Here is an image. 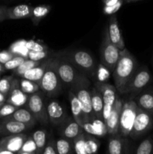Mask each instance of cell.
Here are the masks:
<instances>
[{
	"instance_id": "1",
	"label": "cell",
	"mask_w": 153,
	"mask_h": 154,
	"mask_svg": "<svg viewBox=\"0 0 153 154\" xmlns=\"http://www.w3.org/2000/svg\"><path fill=\"white\" fill-rule=\"evenodd\" d=\"M139 67L136 59L126 48L121 51L119 59L112 72L115 87L118 93H122Z\"/></svg>"
},
{
	"instance_id": "2",
	"label": "cell",
	"mask_w": 153,
	"mask_h": 154,
	"mask_svg": "<svg viewBox=\"0 0 153 154\" xmlns=\"http://www.w3.org/2000/svg\"><path fill=\"white\" fill-rule=\"evenodd\" d=\"M55 57H62L73 65L79 72L88 78H94L97 71L95 59L90 53L83 50L64 51L55 54Z\"/></svg>"
},
{
	"instance_id": "3",
	"label": "cell",
	"mask_w": 153,
	"mask_h": 154,
	"mask_svg": "<svg viewBox=\"0 0 153 154\" xmlns=\"http://www.w3.org/2000/svg\"><path fill=\"white\" fill-rule=\"evenodd\" d=\"M56 57L48 59L47 66L41 80L39 82L40 89L48 97L58 96L62 91L63 86L56 69Z\"/></svg>"
},
{
	"instance_id": "4",
	"label": "cell",
	"mask_w": 153,
	"mask_h": 154,
	"mask_svg": "<svg viewBox=\"0 0 153 154\" xmlns=\"http://www.w3.org/2000/svg\"><path fill=\"white\" fill-rule=\"evenodd\" d=\"M90 84H91L88 77L83 75L69 90L74 93L82 105V110L86 116L88 122L95 119L92 107L91 90L89 89Z\"/></svg>"
},
{
	"instance_id": "5",
	"label": "cell",
	"mask_w": 153,
	"mask_h": 154,
	"mask_svg": "<svg viewBox=\"0 0 153 154\" xmlns=\"http://www.w3.org/2000/svg\"><path fill=\"white\" fill-rule=\"evenodd\" d=\"M152 81V76L148 67L140 66L131 79L123 89L121 94H130L131 99H134L140 93L146 88Z\"/></svg>"
},
{
	"instance_id": "6",
	"label": "cell",
	"mask_w": 153,
	"mask_h": 154,
	"mask_svg": "<svg viewBox=\"0 0 153 154\" xmlns=\"http://www.w3.org/2000/svg\"><path fill=\"white\" fill-rule=\"evenodd\" d=\"M120 51L110 42L107 28L105 29L100 50V57L102 64L110 72H113L120 57Z\"/></svg>"
},
{
	"instance_id": "7",
	"label": "cell",
	"mask_w": 153,
	"mask_h": 154,
	"mask_svg": "<svg viewBox=\"0 0 153 154\" xmlns=\"http://www.w3.org/2000/svg\"><path fill=\"white\" fill-rule=\"evenodd\" d=\"M56 57V69L62 86L70 89L83 75L68 60L62 57Z\"/></svg>"
},
{
	"instance_id": "8",
	"label": "cell",
	"mask_w": 153,
	"mask_h": 154,
	"mask_svg": "<svg viewBox=\"0 0 153 154\" xmlns=\"http://www.w3.org/2000/svg\"><path fill=\"white\" fill-rule=\"evenodd\" d=\"M138 107L133 99L127 101L123 104L119 120L118 132L122 138L128 137L133 128Z\"/></svg>"
},
{
	"instance_id": "9",
	"label": "cell",
	"mask_w": 153,
	"mask_h": 154,
	"mask_svg": "<svg viewBox=\"0 0 153 154\" xmlns=\"http://www.w3.org/2000/svg\"><path fill=\"white\" fill-rule=\"evenodd\" d=\"M27 109L32 113L36 121L43 125L49 124L46 104L45 103L44 96L40 93L30 95L26 103Z\"/></svg>"
},
{
	"instance_id": "10",
	"label": "cell",
	"mask_w": 153,
	"mask_h": 154,
	"mask_svg": "<svg viewBox=\"0 0 153 154\" xmlns=\"http://www.w3.org/2000/svg\"><path fill=\"white\" fill-rule=\"evenodd\" d=\"M153 126V116L148 113L137 108L133 128L129 137L136 140L146 134Z\"/></svg>"
},
{
	"instance_id": "11",
	"label": "cell",
	"mask_w": 153,
	"mask_h": 154,
	"mask_svg": "<svg viewBox=\"0 0 153 154\" xmlns=\"http://www.w3.org/2000/svg\"><path fill=\"white\" fill-rule=\"evenodd\" d=\"M49 123L53 126H59L68 117L67 112L58 101L50 100L46 104Z\"/></svg>"
},
{
	"instance_id": "12",
	"label": "cell",
	"mask_w": 153,
	"mask_h": 154,
	"mask_svg": "<svg viewBox=\"0 0 153 154\" xmlns=\"http://www.w3.org/2000/svg\"><path fill=\"white\" fill-rule=\"evenodd\" d=\"M124 102L122 99H120L117 96L116 102L112 106V111L109 117L106 120V124L107 129V133L110 135H115L118 134V129H119V120L121 115L122 109Z\"/></svg>"
},
{
	"instance_id": "13",
	"label": "cell",
	"mask_w": 153,
	"mask_h": 154,
	"mask_svg": "<svg viewBox=\"0 0 153 154\" xmlns=\"http://www.w3.org/2000/svg\"><path fill=\"white\" fill-rule=\"evenodd\" d=\"M58 127L60 137L70 141H74L78 135L84 132L82 126L73 118V117H70V116Z\"/></svg>"
},
{
	"instance_id": "14",
	"label": "cell",
	"mask_w": 153,
	"mask_h": 154,
	"mask_svg": "<svg viewBox=\"0 0 153 154\" xmlns=\"http://www.w3.org/2000/svg\"><path fill=\"white\" fill-rule=\"evenodd\" d=\"M27 138L28 135L23 133L10 135L4 137L0 140V149L17 154L20 151Z\"/></svg>"
},
{
	"instance_id": "15",
	"label": "cell",
	"mask_w": 153,
	"mask_h": 154,
	"mask_svg": "<svg viewBox=\"0 0 153 154\" xmlns=\"http://www.w3.org/2000/svg\"><path fill=\"white\" fill-rule=\"evenodd\" d=\"M28 97H29V96L24 93L20 88L19 80L14 78L10 92L8 95L6 102L8 104H10V105L20 108V107L26 105Z\"/></svg>"
},
{
	"instance_id": "16",
	"label": "cell",
	"mask_w": 153,
	"mask_h": 154,
	"mask_svg": "<svg viewBox=\"0 0 153 154\" xmlns=\"http://www.w3.org/2000/svg\"><path fill=\"white\" fill-rule=\"evenodd\" d=\"M94 87L101 94L104 101V108H112L117 98L116 89L115 86L103 82H95Z\"/></svg>"
},
{
	"instance_id": "17",
	"label": "cell",
	"mask_w": 153,
	"mask_h": 154,
	"mask_svg": "<svg viewBox=\"0 0 153 154\" xmlns=\"http://www.w3.org/2000/svg\"><path fill=\"white\" fill-rule=\"evenodd\" d=\"M133 100L140 109L153 116V87L144 89Z\"/></svg>"
},
{
	"instance_id": "18",
	"label": "cell",
	"mask_w": 153,
	"mask_h": 154,
	"mask_svg": "<svg viewBox=\"0 0 153 154\" xmlns=\"http://www.w3.org/2000/svg\"><path fill=\"white\" fill-rule=\"evenodd\" d=\"M107 31L110 42L116 47H117L120 51L124 50L125 48L124 40H123L121 30H120L116 17L114 15H112L110 19Z\"/></svg>"
},
{
	"instance_id": "19",
	"label": "cell",
	"mask_w": 153,
	"mask_h": 154,
	"mask_svg": "<svg viewBox=\"0 0 153 154\" xmlns=\"http://www.w3.org/2000/svg\"><path fill=\"white\" fill-rule=\"evenodd\" d=\"M31 126L13 120H0V135H16L31 129Z\"/></svg>"
},
{
	"instance_id": "20",
	"label": "cell",
	"mask_w": 153,
	"mask_h": 154,
	"mask_svg": "<svg viewBox=\"0 0 153 154\" xmlns=\"http://www.w3.org/2000/svg\"><path fill=\"white\" fill-rule=\"evenodd\" d=\"M84 132L92 136L104 137L107 133V129L103 120L94 119L92 121L86 122L82 125Z\"/></svg>"
},
{
	"instance_id": "21",
	"label": "cell",
	"mask_w": 153,
	"mask_h": 154,
	"mask_svg": "<svg viewBox=\"0 0 153 154\" xmlns=\"http://www.w3.org/2000/svg\"><path fill=\"white\" fill-rule=\"evenodd\" d=\"M68 99L70 101V108H71L72 117L73 118L82 126L83 123L88 122L85 113L82 110V105L78 100L76 96H75L74 93L72 91L69 90L68 91Z\"/></svg>"
},
{
	"instance_id": "22",
	"label": "cell",
	"mask_w": 153,
	"mask_h": 154,
	"mask_svg": "<svg viewBox=\"0 0 153 154\" xmlns=\"http://www.w3.org/2000/svg\"><path fill=\"white\" fill-rule=\"evenodd\" d=\"M4 120H13V121L19 122V123H24L28 126L33 127L36 124L37 121L33 117L32 113L26 108H18L16 111L13 113L11 115L2 119Z\"/></svg>"
},
{
	"instance_id": "23",
	"label": "cell",
	"mask_w": 153,
	"mask_h": 154,
	"mask_svg": "<svg viewBox=\"0 0 153 154\" xmlns=\"http://www.w3.org/2000/svg\"><path fill=\"white\" fill-rule=\"evenodd\" d=\"M32 7L29 5L21 4L14 7L8 8L7 20H19L30 18Z\"/></svg>"
},
{
	"instance_id": "24",
	"label": "cell",
	"mask_w": 153,
	"mask_h": 154,
	"mask_svg": "<svg viewBox=\"0 0 153 154\" xmlns=\"http://www.w3.org/2000/svg\"><path fill=\"white\" fill-rule=\"evenodd\" d=\"M91 99L92 107V111L95 119L103 120V98L100 92L95 87L91 89Z\"/></svg>"
},
{
	"instance_id": "25",
	"label": "cell",
	"mask_w": 153,
	"mask_h": 154,
	"mask_svg": "<svg viewBox=\"0 0 153 154\" xmlns=\"http://www.w3.org/2000/svg\"><path fill=\"white\" fill-rule=\"evenodd\" d=\"M47 63L48 59L47 60H44L39 66H36V67L27 71L26 72H25V73L20 77V78L39 84V82H40V80H41L42 77H43L44 74L45 70H46Z\"/></svg>"
},
{
	"instance_id": "26",
	"label": "cell",
	"mask_w": 153,
	"mask_h": 154,
	"mask_svg": "<svg viewBox=\"0 0 153 154\" xmlns=\"http://www.w3.org/2000/svg\"><path fill=\"white\" fill-rule=\"evenodd\" d=\"M108 154H125L124 142L123 138L117 134L110 135L108 141Z\"/></svg>"
},
{
	"instance_id": "27",
	"label": "cell",
	"mask_w": 153,
	"mask_h": 154,
	"mask_svg": "<svg viewBox=\"0 0 153 154\" xmlns=\"http://www.w3.org/2000/svg\"><path fill=\"white\" fill-rule=\"evenodd\" d=\"M51 7L46 5H41L36 6L32 8V15L30 19L32 21V23L34 26H38L43 18H44L50 11Z\"/></svg>"
},
{
	"instance_id": "28",
	"label": "cell",
	"mask_w": 153,
	"mask_h": 154,
	"mask_svg": "<svg viewBox=\"0 0 153 154\" xmlns=\"http://www.w3.org/2000/svg\"><path fill=\"white\" fill-rule=\"evenodd\" d=\"M36 145V154H42L46 142H47V134L44 129H38L32 135Z\"/></svg>"
},
{
	"instance_id": "29",
	"label": "cell",
	"mask_w": 153,
	"mask_h": 154,
	"mask_svg": "<svg viewBox=\"0 0 153 154\" xmlns=\"http://www.w3.org/2000/svg\"><path fill=\"white\" fill-rule=\"evenodd\" d=\"M56 150L58 154H74L73 141L63 138L60 137L57 140H56Z\"/></svg>"
},
{
	"instance_id": "30",
	"label": "cell",
	"mask_w": 153,
	"mask_h": 154,
	"mask_svg": "<svg viewBox=\"0 0 153 154\" xmlns=\"http://www.w3.org/2000/svg\"><path fill=\"white\" fill-rule=\"evenodd\" d=\"M26 40H22L17 41V42H14L12 44L11 46L10 47V50L9 51L11 53H13L14 55L16 56H20V57H24V58H28V50L27 49L26 47Z\"/></svg>"
},
{
	"instance_id": "31",
	"label": "cell",
	"mask_w": 153,
	"mask_h": 154,
	"mask_svg": "<svg viewBox=\"0 0 153 154\" xmlns=\"http://www.w3.org/2000/svg\"><path fill=\"white\" fill-rule=\"evenodd\" d=\"M20 88L24 93L28 96L38 93L39 90H40V86L38 83L23 79V78H21L20 81Z\"/></svg>"
},
{
	"instance_id": "32",
	"label": "cell",
	"mask_w": 153,
	"mask_h": 154,
	"mask_svg": "<svg viewBox=\"0 0 153 154\" xmlns=\"http://www.w3.org/2000/svg\"><path fill=\"white\" fill-rule=\"evenodd\" d=\"M100 142L94 136L85 133V147L88 154H97Z\"/></svg>"
},
{
	"instance_id": "33",
	"label": "cell",
	"mask_w": 153,
	"mask_h": 154,
	"mask_svg": "<svg viewBox=\"0 0 153 154\" xmlns=\"http://www.w3.org/2000/svg\"><path fill=\"white\" fill-rule=\"evenodd\" d=\"M41 63L42 62H35L33 61V60L26 59L19 67L16 68V69H14V70L13 71V72L14 75H16V76L21 77L25 72H26L27 71L30 70V69L39 66Z\"/></svg>"
},
{
	"instance_id": "34",
	"label": "cell",
	"mask_w": 153,
	"mask_h": 154,
	"mask_svg": "<svg viewBox=\"0 0 153 154\" xmlns=\"http://www.w3.org/2000/svg\"><path fill=\"white\" fill-rule=\"evenodd\" d=\"M135 154H153V138L149 136L141 141Z\"/></svg>"
},
{
	"instance_id": "35",
	"label": "cell",
	"mask_w": 153,
	"mask_h": 154,
	"mask_svg": "<svg viewBox=\"0 0 153 154\" xmlns=\"http://www.w3.org/2000/svg\"><path fill=\"white\" fill-rule=\"evenodd\" d=\"M75 154H88L85 147V133L78 135L73 141Z\"/></svg>"
},
{
	"instance_id": "36",
	"label": "cell",
	"mask_w": 153,
	"mask_h": 154,
	"mask_svg": "<svg viewBox=\"0 0 153 154\" xmlns=\"http://www.w3.org/2000/svg\"><path fill=\"white\" fill-rule=\"evenodd\" d=\"M50 55L55 56V54H52L48 51H38V52H34V51H28V60H33L35 62H42L45 60L51 58Z\"/></svg>"
},
{
	"instance_id": "37",
	"label": "cell",
	"mask_w": 153,
	"mask_h": 154,
	"mask_svg": "<svg viewBox=\"0 0 153 154\" xmlns=\"http://www.w3.org/2000/svg\"><path fill=\"white\" fill-rule=\"evenodd\" d=\"M13 80L14 78L12 76H5L0 79V93L5 95L7 97L10 92Z\"/></svg>"
},
{
	"instance_id": "38",
	"label": "cell",
	"mask_w": 153,
	"mask_h": 154,
	"mask_svg": "<svg viewBox=\"0 0 153 154\" xmlns=\"http://www.w3.org/2000/svg\"><path fill=\"white\" fill-rule=\"evenodd\" d=\"M26 60L24 57H20V56H15L14 58H12L11 60H9L8 62L4 64V67L5 69V70H14L16 68L19 67L22 63H23L25 60Z\"/></svg>"
},
{
	"instance_id": "39",
	"label": "cell",
	"mask_w": 153,
	"mask_h": 154,
	"mask_svg": "<svg viewBox=\"0 0 153 154\" xmlns=\"http://www.w3.org/2000/svg\"><path fill=\"white\" fill-rule=\"evenodd\" d=\"M26 47L28 51H34V52H38V51H48L49 48L47 46L44 45L42 43L35 42L34 40H28L26 44Z\"/></svg>"
},
{
	"instance_id": "40",
	"label": "cell",
	"mask_w": 153,
	"mask_h": 154,
	"mask_svg": "<svg viewBox=\"0 0 153 154\" xmlns=\"http://www.w3.org/2000/svg\"><path fill=\"white\" fill-rule=\"evenodd\" d=\"M20 152H26V153L36 154V145L32 135L28 136Z\"/></svg>"
},
{
	"instance_id": "41",
	"label": "cell",
	"mask_w": 153,
	"mask_h": 154,
	"mask_svg": "<svg viewBox=\"0 0 153 154\" xmlns=\"http://www.w3.org/2000/svg\"><path fill=\"white\" fill-rule=\"evenodd\" d=\"M18 108L10 105V104H4L0 108V119H4L8 116L11 115Z\"/></svg>"
},
{
	"instance_id": "42",
	"label": "cell",
	"mask_w": 153,
	"mask_h": 154,
	"mask_svg": "<svg viewBox=\"0 0 153 154\" xmlns=\"http://www.w3.org/2000/svg\"><path fill=\"white\" fill-rule=\"evenodd\" d=\"M42 154H58L56 150V140L53 137H50L47 140L46 147L44 150Z\"/></svg>"
},
{
	"instance_id": "43",
	"label": "cell",
	"mask_w": 153,
	"mask_h": 154,
	"mask_svg": "<svg viewBox=\"0 0 153 154\" xmlns=\"http://www.w3.org/2000/svg\"><path fill=\"white\" fill-rule=\"evenodd\" d=\"M16 55L10 52V51H3L0 52V63L2 64H5L7 62L11 60L12 58L15 57Z\"/></svg>"
},
{
	"instance_id": "44",
	"label": "cell",
	"mask_w": 153,
	"mask_h": 154,
	"mask_svg": "<svg viewBox=\"0 0 153 154\" xmlns=\"http://www.w3.org/2000/svg\"><path fill=\"white\" fill-rule=\"evenodd\" d=\"M122 5V2H120L118 4L114 6H111V7H104V11L106 14H112L116 13L118 9L120 8V7Z\"/></svg>"
},
{
	"instance_id": "45",
	"label": "cell",
	"mask_w": 153,
	"mask_h": 154,
	"mask_svg": "<svg viewBox=\"0 0 153 154\" xmlns=\"http://www.w3.org/2000/svg\"><path fill=\"white\" fill-rule=\"evenodd\" d=\"M7 9L5 6H0V22L7 20Z\"/></svg>"
},
{
	"instance_id": "46",
	"label": "cell",
	"mask_w": 153,
	"mask_h": 154,
	"mask_svg": "<svg viewBox=\"0 0 153 154\" xmlns=\"http://www.w3.org/2000/svg\"><path fill=\"white\" fill-rule=\"evenodd\" d=\"M103 2L104 3L105 7H111V6L116 5L120 2H122V0H103Z\"/></svg>"
},
{
	"instance_id": "47",
	"label": "cell",
	"mask_w": 153,
	"mask_h": 154,
	"mask_svg": "<svg viewBox=\"0 0 153 154\" xmlns=\"http://www.w3.org/2000/svg\"><path fill=\"white\" fill-rule=\"evenodd\" d=\"M6 100H7V96L5 95L2 94V93H0V102L4 103L6 102Z\"/></svg>"
},
{
	"instance_id": "48",
	"label": "cell",
	"mask_w": 153,
	"mask_h": 154,
	"mask_svg": "<svg viewBox=\"0 0 153 154\" xmlns=\"http://www.w3.org/2000/svg\"><path fill=\"white\" fill-rule=\"evenodd\" d=\"M0 154H14L10 151H8V150H2V149H0Z\"/></svg>"
},
{
	"instance_id": "49",
	"label": "cell",
	"mask_w": 153,
	"mask_h": 154,
	"mask_svg": "<svg viewBox=\"0 0 153 154\" xmlns=\"http://www.w3.org/2000/svg\"><path fill=\"white\" fill-rule=\"evenodd\" d=\"M5 69H4V65L2 64V63H0V75H1L2 73H3V72H5Z\"/></svg>"
},
{
	"instance_id": "50",
	"label": "cell",
	"mask_w": 153,
	"mask_h": 154,
	"mask_svg": "<svg viewBox=\"0 0 153 154\" xmlns=\"http://www.w3.org/2000/svg\"><path fill=\"white\" fill-rule=\"evenodd\" d=\"M17 154H33V153H26V152H19Z\"/></svg>"
},
{
	"instance_id": "51",
	"label": "cell",
	"mask_w": 153,
	"mask_h": 154,
	"mask_svg": "<svg viewBox=\"0 0 153 154\" xmlns=\"http://www.w3.org/2000/svg\"><path fill=\"white\" fill-rule=\"evenodd\" d=\"M135 1H138V0H125L126 2H135Z\"/></svg>"
},
{
	"instance_id": "52",
	"label": "cell",
	"mask_w": 153,
	"mask_h": 154,
	"mask_svg": "<svg viewBox=\"0 0 153 154\" xmlns=\"http://www.w3.org/2000/svg\"><path fill=\"white\" fill-rule=\"evenodd\" d=\"M4 103H2V102H0V108H1V107L2 106V105H4Z\"/></svg>"
}]
</instances>
